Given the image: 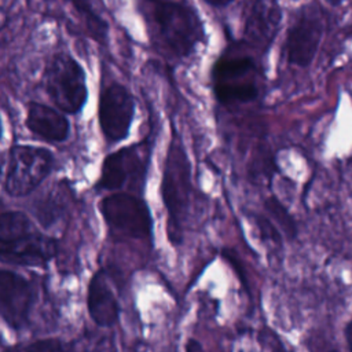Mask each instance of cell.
<instances>
[{
    "label": "cell",
    "mask_w": 352,
    "mask_h": 352,
    "mask_svg": "<svg viewBox=\"0 0 352 352\" xmlns=\"http://www.w3.org/2000/svg\"><path fill=\"white\" fill-rule=\"evenodd\" d=\"M153 19L161 41L176 56H188L205 38L202 21L190 4L157 3Z\"/></svg>",
    "instance_id": "3957f363"
},
{
    "label": "cell",
    "mask_w": 352,
    "mask_h": 352,
    "mask_svg": "<svg viewBox=\"0 0 352 352\" xmlns=\"http://www.w3.org/2000/svg\"><path fill=\"white\" fill-rule=\"evenodd\" d=\"M33 302L32 285L15 272H0V308L3 319L12 327L19 329L29 318Z\"/></svg>",
    "instance_id": "7c38bea8"
},
{
    "label": "cell",
    "mask_w": 352,
    "mask_h": 352,
    "mask_svg": "<svg viewBox=\"0 0 352 352\" xmlns=\"http://www.w3.org/2000/svg\"><path fill=\"white\" fill-rule=\"evenodd\" d=\"M322 33L323 25L318 14L312 10L302 11L286 36L285 52L287 62L298 67L308 66L318 52Z\"/></svg>",
    "instance_id": "30bf717a"
},
{
    "label": "cell",
    "mask_w": 352,
    "mask_h": 352,
    "mask_svg": "<svg viewBox=\"0 0 352 352\" xmlns=\"http://www.w3.org/2000/svg\"><path fill=\"white\" fill-rule=\"evenodd\" d=\"M135 116V100L122 84H110L102 89L98 106V121L107 143L124 140Z\"/></svg>",
    "instance_id": "9c48e42d"
},
{
    "label": "cell",
    "mask_w": 352,
    "mask_h": 352,
    "mask_svg": "<svg viewBox=\"0 0 352 352\" xmlns=\"http://www.w3.org/2000/svg\"><path fill=\"white\" fill-rule=\"evenodd\" d=\"M99 209L111 231L135 239L151 235L150 210L142 198L128 192H114L100 201Z\"/></svg>",
    "instance_id": "52a82bcc"
},
{
    "label": "cell",
    "mask_w": 352,
    "mask_h": 352,
    "mask_svg": "<svg viewBox=\"0 0 352 352\" xmlns=\"http://www.w3.org/2000/svg\"><path fill=\"white\" fill-rule=\"evenodd\" d=\"M25 122L33 135L51 143L65 142L70 132V122L62 113L37 102L28 104Z\"/></svg>",
    "instance_id": "4fadbf2b"
},
{
    "label": "cell",
    "mask_w": 352,
    "mask_h": 352,
    "mask_svg": "<svg viewBox=\"0 0 352 352\" xmlns=\"http://www.w3.org/2000/svg\"><path fill=\"white\" fill-rule=\"evenodd\" d=\"M148 164V148L144 144H131L122 147L103 160L98 187L100 190L116 191L124 187L140 190Z\"/></svg>",
    "instance_id": "ba28073f"
},
{
    "label": "cell",
    "mask_w": 352,
    "mask_h": 352,
    "mask_svg": "<svg viewBox=\"0 0 352 352\" xmlns=\"http://www.w3.org/2000/svg\"><path fill=\"white\" fill-rule=\"evenodd\" d=\"M65 1L72 3L74 10L80 14L82 22L88 29L89 36L99 43H104L107 38L109 25L100 16V14L96 12L92 0H65Z\"/></svg>",
    "instance_id": "9a60e30c"
},
{
    "label": "cell",
    "mask_w": 352,
    "mask_h": 352,
    "mask_svg": "<svg viewBox=\"0 0 352 352\" xmlns=\"http://www.w3.org/2000/svg\"><path fill=\"white\" fill-rule=\"evenodd\" d=\"M213 91L223 104L253 102L260 94L258 69L246 55H223L212 70Z\"/></svg>",
    "instance_id": "5b68a950"
},
{
    "label": "cell",
    "mask_w": 352,
    "mask_h": 352,
    "mask_svg": "<svg viewBox=\"0 0 352 352\" xmlns=\"http://www.w3.org/2000/svg\"><path fill=\"white\" fill-rule=\"evenodd\" d=\"M345 338H346V344L349 351L352 352V319L349 320V323L345 327Z\"/></svg>",
    "instance_id": "ffe728a7"
},
{
    "label": "cell",
    "mask_w": 352,
    "mask_h": 352,
    "mask_svg": "<svg viewBox=\"0 0 352 352\" xmlns=\"http://www.w3.org/2000/svg\"><path fill=\"white\" fill-rule=\"evenodd\" d=\"M4 352H63L58 340H38L25 348H7Z\"/></svg>",
    "instance_id": "ac0fdd59"
},
{
    "label": "cell",
    "mask_w": 352,
    "mask_h": 352,
    "mask_svg": "<svg viewBox=\"0 0 352 352\" xmlns=\"http://www.w3.org/2000/svg\"><path fill=\"white\" fill-rule=\"evenodd\" d=\"M324 352H338L337 349H329V351H324Z\"/></svg>",
    "instance_id": "cb8c5ba5"
},
{
    "label": "cell",
    "mask_w": 352,
    "mask_h": 352,
    "mask_svg": "<svg viewBox=\"0 0 352 352\" xmlns=\"http://www.w3.org/2000/svg\"><path fill=\"white\" fill-rule=\"evenodd\" d=\"M254 223H256V227L260 232V236L264 239V241H270L272 243H276V245H280V234L278 231V228L275 227V224L267 219L265 216H260V214H256L254 216Z\"/></svg>",
    "instance_id": "e0dca14e"
},
{
    "label": "cell",
    "mask_w": 352,
    "mask_h": 352,
    "mask_svg": "<svg viewBox=\"0 0 352 352\" xmlns=\"http://www.w3.org/2000/svg\"><path fill=\"white\" fill-rule=\"evenodd\" d=\"M326 3H329L330 6H340L341 3H344L345 0H324Z\"/></svg>",
    "instance_id": "7402d4cb"
},
{
    "label": "cell",
    "mask_w": 352,
    "mask_h": 352,
    "mask_svg": "<svg viewBox=\"0 0 352 352\" xmlns=\"http://www.w3.org/2000/svg\"><path fill=\"white\" fill-rule=\"evenodd\" d=\"M161 194L168 214V236L172 243L179 245L183 239V228L190 210L192 183L188 157L176 136L168 148Z\"/></svg>",
    "instance_id": "6da1fadb"
},
{
    "label": "cell",
    "mask_w": 352,
    "mask_h": 352,
    "mask_svg": "<svg viewBox=\"0 0 352 352\" xmlns=\"http://www.w3.org/2000/svg\"><path fill=\"white\" fill-rule=\"evenodd\" d=\"M0 252L6 261L19 265H43L55 254V241L34 228L18 210L1 213Z\"/></svg>",
    "instance_id": "7a4b0ae2"
},
{
    "label": "cell",
    "mask_w": 352,
    "mask_h": 352,
    "mask_svg": "<svg viewBox=\"0 0 352 352\" xmlns=\"http://www.w3.org/2000/svg\"><path fill=\"white\" fill-rule=\"evenodd\" d=\"M87 305L89 316L99 326L109 327L118 318V302L107 283L103 271H98L89 280Z\"/></svg>",
    "instance_id": "5bb4252c"
},
{
    "label": "cell",
    "mask_w": 352,
    "mask_h": 352,
    "mask_svg": "<svg viewBox=\"0 0 352 352\" xmlns=\"http://www.w3.org/2000/svg\"><path fill=\"white\" fill-rule=\"evenodd\" d=\"M54 155L44 147L16 144L10 148L4 188L11 197H23L36 190L50 175Z\"/></svg>",
    "instance_id": "8992f818"
},
{
    "label": "cell",
    "mask_w": 352,
    "mask_h": 352,
    "mask_svg": "<svg viewBox=\"0 0 352 352\" xmlns=\"http://www.w3.org/2000/svg\"><path fill=\"white\" fill-rule=\"evenodd\" d=\"M151 1H154L157 4V3H165V1H173V0H151Z\"/></svg>",
    "instance_id": "603a6c76"
},
{
    "label": "cell",
    "mask_w": 352,
    "mask_h": 352,
    "mask_svg": "<svg viewBox=\"0 0 352 352\" xmlns=\"http://www.w3.org/2000/svg\"><path fill=\"white\" fill-rule=\"evenodd\" d=\"M44 89L52 103L67 114L78 113L88 98L85 72L67 52H56L44 69Z\"/></svg>",
    "instance_id": "277c9868"
},
{
    "label": "cell",
    "mask_w": 352,
    "mask_h": 352,
    "mask_svg": "<svg viewBox=\"0 0 352 352\" xmlns=\"http://www.w3.org/2000/svg\"><path fill=\"white\" fill-rule=\"evenodd\" d=\"M264 206H265V210L272 217V220L282 228V231L289 238H294L297 234L296 221L292 217V214L287 212V209L282 205V202L276 197H270L264 201Z\"/></svg>",
    "instance_id": "2e32d148"
},
{
    "label": "cell",
    "mask_w": 352,
    "mask_h": 352,
    "mask_svg": "<svg viewBox=\"0 0 352 352\" xmlns=\"http://www.w3.org/2000/svg\"><path fill=\"white\" fill-rule=\"evenodd\" d=\"M204 1L212 7H226V6L231 4L234 0H204Z\"/></svg>",
    "instance_id": "44dd1931"
},
{
    "label": "cell",
    "mask_w": 352,
    "mask_h": 352,
    "mask_svg": "<svg viewBox=\"0 0 352 352\" xmlns=\"http://www.w3.org/2000/svg\"><path fill=\"white\" fill-rule=\"evenodd\" d=\"M282 11L272 0H248L242 12V36L258 48H265L274 40Z\"/></svg>",
    "instance_id": "8fae6325"
},
{
    "label": "cell",
    "mask_w": 352,
    "mask_h": 352,
    "mask_svg": "<svg viewBox=\"0 0 352 352\" xmlns=\"http://www.w3.org/2000/svg\"><path fill=\"white\" fill-rule=\"evenodd\" d=\"M186 352H204V349H202V345L199 341L190 338L186 342Z\"/></svg>",
    "instance_id": "d6986e66"
}]
</instances>
